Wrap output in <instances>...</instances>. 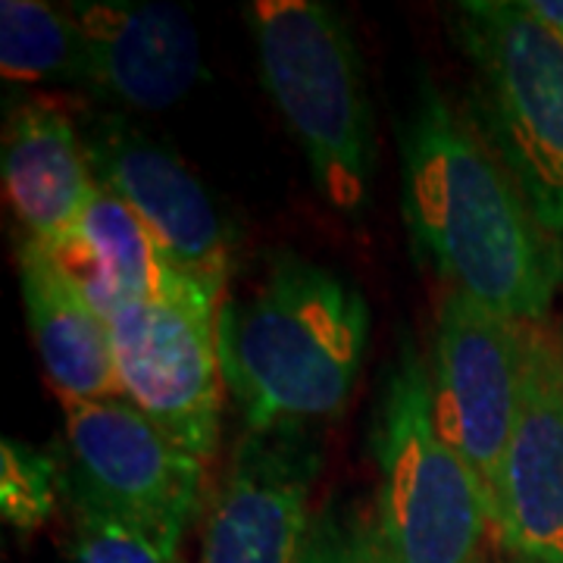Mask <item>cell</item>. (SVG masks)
<instances>
[{
	"label": "cell",
	"instance_id": "cell-9",
	"mask_svg": "<svg viewBox=\"0 0 563 563\" xmlns=\"http://www.w3.org/2000/svg\"><path fill=\"white\" fill-rule=\"evenodd\" d=\"M79 125L95 181L144 222L179 279L222 301L232 279V229L191 166L120 110H85Z\"/></svg>",
	"mask_w": 563,
	"mask_h": 563
},
{
	"label": "cell",
	"instance_id": "cell-3",
	"mask_svg": "<svg viewBox=\"0 0 563 563\" xmlns=\"http://www.w3.org/2000/svg\"><path fill=\"white\" fill-rule=\"evenodd\" d=\"M263 91L298 141L329 207L363 217L373 203L379 139L351 25L322 0L244 3Z\"/></svg>",
	"mask_w": 563,
	"mask_h": 563
},
{
	"label": "cell",
	"instance_id": "cell-22",
	"mask_svg": "<svg viewBox=\"0 0 563 563\" xmlns=\"http://www.w3.org/2000/svg\"><path fill=\"white\" fill-rule=\"evenodd\" d=\"M558 332H561V342H563V320H561V325H558Z\"/></svg>",
	"mask_w": 563,
	"mask_h": 563
},
{
	"label": "cell",
	"instance_id": "cell-12",
	"mask_svg": "<svg viewBox=\"0 0 563 563\" xmlns=\"http://www.w3.org/2000/svg\"><path fill=\"white\" fill-rule=\"evenodd\" d=\"M85 47V88L129 113H161L203 79L191 13L161 0L69 3Z\"/></svg>",
	"mask_w": 563,
	"mask_h": 563
},
{
	"label": "cell",
	"instance_id": "cell-11",
	"mask_svg": "<svg viewBox=\"0 0 563 563\" xmlns=\"http://www.w3.org/2000/svg\"><path fill=\"white\" fill-rule=\"evenodd\" d=\"M498 548L526 563H563V342L529 325L520 420L492 492Z\"/></svg>",
	"mask_w": 563,
	"mask_h": 563
},
{
	"label": "cell",
	"instance_id": "cell-15",
	"mask_svg": "<svg viewBox=\"0 0 563 563\" xmlns=\"http://www.w3.org/2000/svg\"><path fill=\"white\" fill-rule=\"evenodd\" d=\"M47 254L107 322L132 303L154 301L185 285L163 263L144 222L101 185L69 235Z\"/></svg>",
	"mask_w": 563,
	"mask_h": 563
},
{
	"label": "cell",
	"instance_id": "cell-21",
	"mask_svg": "<svg viewBox=\"0 0 563 563\" xmlns=\"http://www.w3.org/2000/svg\"><path fill=\"white\" fill-rule=\"evenodd\" d=\"M476 563H526V561H520V558H510V554H492V558H488V554H479V561Z\"/></svg>",
	"mask_w": 563,
	"mask_h": 563
},
{
	"label": "cell",
	"instance_id": "cell-1",
	"mask_svg": "<svg viewBox=\"0 0 563 563\" xmlns=\"http://www.w3.org/2000/svg\"><path fill=\"white\" fill-rule=\"evenodd\" d=\"M401 210L420 266L501 317L548 325L563 242L526 201L466 103L420 76L398 125Z\"/></svg>",
	"mask_w": 563,
	"mask_h": 563
},
{
	"label": "cell",
	"instance_id": "cell-14",
	"mask_svg": "<svg viewBox=\"0 0 563 563\" xmlns=\"http://www.w3.org/2000/svg\"><path fill=\"white\" fill-rule=\"evenodd\" d=\"M16 263L25 320L60 401L117 398L107 320L85 301L44 244L20 235Z\"/></svg>",
	"mask_w": 563,
	"mask_h": 563
},
{
	"label": "cell",
	"instance_id": "cell-4",
	"mask_svg": "<svg viewBox=\"0 0 563 563\" xmlns=\"http://www.w3.org/2000/svg\"><path fill=\"white\" fill-rule=\"evenodd\" d=\"M376 532L391 563H476L492 501L435 422L426 351L401 335L383 363L366 422Z\"/></svg>",
	"mask_w": 563,
	"mask_h": 563
},
{
	"label": "cell",
	"instance_id": "cell-6",
	"mask_svg": "<svg viewBox=\"0 0 563 563\" xmlns=\"http://www.w3.org/2000/svg\"><path fill=\"white\" fill-rule=\"evenodd\" d=\"M66 413L63 495L179 551L210 501L207 463L166 439L122 398L60 401Z\"/></svg>",
	"mask_w": 563,
	"mask_h": 563
},
{
	"label": "cell",
	"instance_id": "cell-13",
	"mask_svg": "<svg viewBox=\"0 0 563 563\" xmlns=\"http://www.w3.org/2000/svg\"><path fill=\"white\" fill-rule=\"evenodd\" d=\"M0 173L22 239L44 247H54L69 235L98 188L79 113L47 95H29L7 107Z\"/></svg>",
	"mask_w": 563,
	"mask_h": 563
},
{
	"label": "cell",
	"instance_id": "cell-10",
	"mask_svg": "<svg viewBox=\"0 0 563 563\" xmlns=\"http://www.w3.org/2000/svg\"><path fill=\"white\" fill-rule=\"evenodd\" d=\"M320 470L317 429H242L203 510L201 563H303Z\"/></svg>",
	"mask_w": 563,
	"mask_h": 563
},
{
	"label": "cell",
	"instance_id": "cell-20",
	"mask_svg": "<svg viewBox=\"0 0 563 563\" xmlns=\"http://www.w3.org/2000/svg\"><path fill=\"white\" fill-rule=\"evenodd\" d=\"M526 3L548 29H554L563 38V0H526Z\"/></svg>",
	"mask_w": 563,
	"mask_h": 563
},
{
	"label": "cell",
	"instance_id": "cell-16",
	"mask_svg": "<svg viewBox=\"0 0 563 563\" xmlns=\"http://www.w3.org/2000/svg\"><path fill=\"white\" fill-rule=\"evenodd\" d=\"M0 73L13 85L85 88V47L73 10L44 0H3Z\"/></svg>",
	"mask_w": 563,
	"mask_h": 563
},
{
	"label": "cell",
	"instance_id": "cell-8",
	"mask_svg": "<svg viewBox=\"0 0 563 563\" xmlns=\"http://www.w3.org/2000/svg\"><path fill=\"white\" fill-rule=\"evenodd\" d=\"M529 325L444 288L426 351L429 395L444 442L476 473L492 501L520 420Z\"/></svg>",
	"mask_w": 563,
	"mask_h": 563
},
{
	"label": "cell",
	"instance_id": "cell-19",
	"mask_svg": "<svg viewBox=\"0 0 563 563\" xmlns=\"http://www.w3.org/2000/svg\"><path fill=\"white\" fill-rule=\"evenodd\" d=\"M73 514L69 563H181L179 551H169L144 532L98 510L95 504L66 498Z\"/></svg>",
	"mask_w": 563,
	"mask_h": 563
},
{
	"label": "cell",
	"instance_id": "cell-2",
	"mask_svg": "<svg viewBox=\"0 0 563 563\" xmlns=\"http://www.w3.org/2000/svg\"><path fill=\"white\" fill-rule=\"evenodd\" d=\"M361 285L298 251H273L263 276L225 295L217 354L244 432L317 429L347 410L369 357Z\"/></svg>",
	"mask_w": 563,
	"mask_h": 563
},
{
	"label": "cell",
	"instance_id": "cell-5",
	"mask_svg": "<svg viewBox=\"0 0 563 563\" xmlns=\"http://www.w3.org/2000/svg\"><path fill=\"white\" fill-rule=\"evenodd\" d=\"M448 22L473 73L470 117L563 242V38L526 0H463Z\"/></svg>",
	"mask_w": 563,
	"mask_h": 563
},
{
	"label": "cell",
	"instance_id": "cell-7",
	"mask_svg": "<svg viewBox=\"0 0 563 563\" xmlns=\"http://www.w3.org/2000/svg\"><path fill=\"white\" fill-rule=\"evenodd\" d=\"M220 303L185 282L107 322L117 398L203 463L220 451L229 398L217 354Z\"/></svg>",
	"mask_w": 563,
	"mask_h": 563
},
{
	"label": "cell",
	"instance_id": "cell-17",
	"mask_svg": "<svg viewBox=\"0 0 563 563\" xmlns=\"http://www.w3.org/2000/svg\"><path fill=\"white\" fill-rule=\"evenodd\" d=\"M63 463L20 439L0 444V514L16 532H35L54 520L60 507Z\"/></svg>",
	"mask_w": 563,
	"mask_h": 563
},
{
	"label": "cell",
	"instance_id": "cell-18",
	"mask_svg": "<svg viewBox=\"0 0 563 563\" xmlns=\"http://www.w3.org/2000/svg\"><path fill=\"white\" fill-rule=\"evenodd\" d=\"M303 563H391L366 498L329 495L310 520Z\"/></svg>",
	"mask_w": 563,
	"mask_h": 563
}]
</instances>
